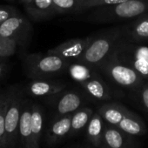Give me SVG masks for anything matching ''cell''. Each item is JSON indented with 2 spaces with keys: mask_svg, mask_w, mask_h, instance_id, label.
Masks as SVG:
<instances>
[{
  "mask_svg": "<svg viewBox=\"0 0 148 148\" xmlns=\"http://www.w3.org/2000/svg\"><path fill=\"white\" fill-rule=\"evenodd\" d=\"M100 148H107V147H104V146H101Z\"/></svg>",
  "mask_w": 148,
  "mask_h": 148,
  "instance_id": "cell-33",
  "label": "cell"
},
{
  "mask_svg": "<svg viewBox=\"0 0 148 148\" xmlns=\"http://www.w3.org/2000/svg\"><path fill=\"white\" fill-rule=\"evenodd\" d=\"M106 124V123L101 115L96 112L93 113L86 128V135L87 140L96 148H100L102 145Z\"/></svg>",
  "mask_w": 148,
  "mask_h": 148,
  "instance_id": "cell-18",
  "label": "cell"
},
{
  "mask_svg": "<svg viewBox=\"0 0 148 148\" xmlns=\"http://www.w3.org/2000/svg\"><path fill=\"white\" fill-rule=\"evenodd\" d=\"M32 1V0H19V2H21L22 4L25 5V4H28Z\"/></svg>",
  "mask_w": 148,
  "mask_h": 148,
  "instance_id": "cell-31",
  "label": "cell"
},
{
  "mask_svg": "<svg viewBox=\"0 0 148 148\" xmlns=\"http://www.w3.org/2000/svg\"><path fill=\"white\" fill-rule=\"evenodd\" d=\"M18 13H20L19 11L14 6L0 5V24Z\"/></svg>",
  "mask_w": 148,
  "mask_h": 148,
  "instance_id": "cell-28",
  "label": "cell"
},
{
  "mask_svg": "<svg viewBox=\"0 0 148 148\" xmlns=\"http://www.w3.org/2000/svg\"><path fill=\"white\" fill-rule=\"evenodd\" d=\"M94 112L92 108L84 106L71 114V132L69 137H74L86 130Z\"/></svg>",
  "mask_w": 148,
  "mask_h": 148,
  "instance_id": "cell-22",
  "label": "cell"
},
{
  "mask_svg": "<svg viewBox=\"0 0 148 148\" xmlns=\"http://www.w3.org/2000/svg\"><path fill=\"white\" fill-rule=\"evenodd\" d=\"M117 127L131 136H141L146 132V126L143 119L130 110H128Z\"/></svg>",
  "mask_w": 148,
  "mask_h": 148,
  "instance_id": "cell-20",
  "label": "cell"
},
{
  "mask_svg": "<svg viewBox=\"0 0 148 148\" xmlns=\"http://www.w3.org/2000/svg\"><path fill=\"white\" fill-rule=\"evenodd\" d=\"M67 86V84L62 80L53 79H32L25 88V93L34 98L50 99L61 92Z\"/></svg>",
  "mask_w": 148,
  "mask_h": 148,
  "instance_id": "cell-10",
  "label": "cell"
},
{
  "mask_svg": "<svg viewBox=\"0 0 148 148\" xmlns=\"http://www.w3.org/2000/svg\"><path fill=\"white\" fill-rule=\"evenodd\" d=\"M24 5L29 17L34 21L50 19L58 15L52 0H32Z\"/></svg>",
  "mask_w": 148,
  "mask_h": 148,
  "instance_id": "cell-16",
  "label": "cell"
},
{
  "mask_svg": "<svg viewBox=\"0 0 148 148\" xmlns=\"http://www.w3.org/2000/svg\"><path fill=\"white\" fill-rule=\"evenodd\" d=\"M106 124L111 125L118 126L120 123L125 113L128 112V109L119 103H106L100 106L97 111Z\"/></svg>",
  "mask_w": 148,
  "mask_h": 148,
  "instance_id": "cell-19",
  "label": "cell"
},
{
  "mask_svg": "<svg viewBox=\"0 0 148 148\" xmlns=\"http://www.w3.org/2000/svg\"><path fill=\"white\" fill-rule=\"evenodd\" d=\"M18 45L15 41L0 35V58H8L13 55Z\"/></svg>",
  "mask_w": 148,
  "mask_h": 148,
  "instance_id": "cell-26",
  "label": "cell"
},
{
  "mask_svg": "<svg viewBox=\"0 0 148 148\" xmlns=\"http://www.w3.org/2000/svg\"><path fill=\"white\" fill-rule=\"evenodd\" d=\"M58 15L82 13L81 0H52Z\"/></svg>",
  "mask_w": 148,
  "mask_h": 148,
  "instance_id": "cell-23",
  "label": "cell"
},
{
  "mask_svg": "<svg viewBox=\"0 0 148 148\" xmlns=\"http://www.w3.org/2000/svg\"><path fill=\"white\" fill-rule=\"evenodd\" d=\"M7 71V64L4 58H0V81L5 77V74Z\"/></svg>",
  "mask_w": 148,
  "mask_h": 148,
  "instance_id": "cell-29",
  "label": "cell"
},
{
  "mask_svg": "<svg viewBox=\"0 0 148 148\" xmlns=\"http://www.w3.org/2000/svg\"><path fill=\"white\" fill-rule=\"evenodd\" d=\"M123 39L122 27L115 26L93 33V38L87 49L77 60L86 63L96 69L115 51Z\"/></svg>",
  "mask_w": 148,
  "mask_h": 148,
  "instance_id": "cell-2",
  "label": "cell"
},
{
  "mask_svg": "<svg viewBox=\"0 0 148 148\" xmlns=\"http://www.w3.org/2000/svg\"><path fill=\"white\" fill-rule=\"evenodd\" d=\"M7 109V91L5 97L0 106V148H7L5 132V114Z\"/></svg>",
  "mask_w": 148,
  "mask_h": 148,
  "instance_id": "cell-24",
  "label": "cell"
},
{
  "mask_svg": "<svg viewBox=\"0 0 148 148\" xmlns=\"http://www.w3.org/2000/svg\"><path fill=\"white\" fill-rule=\"evenodd\" d=\"M71 114L52 118L45 132V142L50 146H54L70 136Z\"/></svg>",
  "mask_w": 148,
  "mask_h": 148,
  "instance_id": "cell-12",
  "label": "cell"
},
{
  "mask_svg": "<svg viewBox=\"0 0 148 148\" xmlns=\"http://www.w3.org/2000/svg\"><path fill=\"white\" fill-rule=\"evenodd\" d=\"M32 32V24L21 13L0 24V35L15 41L22 48H26L30 45Z\"/></svg>",
  "mask_w": 148,
  "mask_h": 148,
  "instance_id": "cell-6",
  "label": "cell"
},
{
  "mask_svg": "<svg viewBox=\"0 0 148 148\" xmlns=\"http://www.w3.org/2000/svg\"><path fill=\"white\" fill-rule=\"evenodd\" d=\"M93 38V34L83 38H73L61 43L54 48L48 50V53L59 56L71 62L79 60L84 54Z\"/></svg>",
  "mask_w": 148,
  "mask_h": 148,
  "instance_id": "cell-9",
  "label": "cell"
},
{
  "mask_svg": "<svg viewBox=\"0 0 148 148\" xmlns=\"http://www.w3.org/2000/svg\"><path fill=\"white\" fill-rule=\"evenodd\" d=\"M118 58L148 80V48L137 47L132 50V42L122 39L115 49Z\"/></svg>",
  "mask_w": 148,
  "mask_h": 148,
  "instance_id": "cell-8",
  "label": "cell"
},
{
  "mask_svg": "<svg viewBox=\"0 0 148 148\" xmlns=\"http://www.w3.org/2000/svg\"><path fill=\"white\" fill-rule=\"evenodd\" d=\"M5 94H6V91L5 92H0V106H1V104L5 97Z\"/></svg>",
  "mask_w": 148,
  "mask_h": 148,
  "instance_id": "cell-30",
  "label": "cell"
},
{
  "mask_svg": "<svg viewBox=\"0 0 148 148\" xmlns=\"http://www.w3.org/2000/svg\"><path fill=\"white\" fill-rule=\"evenodd\" d=\"M86 94L93 100L109 101L113 99V92L108 84L100 75L79 85Z\"/></svg>",
  "mask_w": 148,
  "mask_h": 148,
  "instance_id": "cell-14",
  "label": "cell"
},
{
  "mask_svg": "<svg viewBox=\"0 0 148 148\" xmlns=\"http://www.w3.org/2000/svg\"><path fill=\"white\" fill-rule=\"evenodd\" d=\"M107 148H137L132 136L125 133L119 127L106 124L102 145Z\"/></svg>",
  "mask_w": 148,
  "mask_h": 148,
  "instance_id": "cell-13",
  "label": "cell"
},
{
  "mask_svg": "<svg viewBox=\"0 0 148 148\" xmlns=\"http://www.w3.org/2000/svg\"><path fill=\"white\" fill-rule=\"evenodd\" d=\"M89 97L78 90H64L60 93L47 99L53 108V118L72 114L86 106Z\"/></svg>",
  "mask_w": 148,
  "mask_h": 148,
  "instance_id": "cell-7",
  "label": "cell"
},
{
  "mask_svg": "<svg viewBox=\"0 0 148 148\" xmlns=\"http://www.w3.org/2000/svg\"><path fill=\"white\" fill-rule=\"evenodd\" d=\"M123 38L132 43L148 44V13L121 25Z\"/></svg>",
  "mask_w": 148,
  "mask_h": 148,
  "instance_id": "cell-11",
  "label": "cell"
},
{
  "mask_svg": "<svg viewBox=\"0 0 148 148\" xmlns=\"http://www.w3.org/2000/svg\"><path fill=\"white\" fill-rule=\"evenodd\" d=\"M98 71L115 86L135 92L146 81L142 76L122 62L115 53V51L98 67Z\"/></svg>",
  "mask_w": 148,
  "mask_h": 148,
  "instance_id": "cell-3",
  "label": "cell"
},
{
  "mask_svg": "<svg viewBox=\"0 0 148 148\" xmlns=\"http://www.w3.org/2000/svg\"><path fill=\"white\" fill-rule=\"evenodd\" d=\"M67 73L70 78L79 85L101 74L98 69L80 61L71 62L67 68Z\"/></svg>",
  "mask_w": 148,
  "mask_h": 148,
  "instance_id": "cell-17",
  "label": "cell"
},
{
  "mask_svg": "<svg viewBox=\"0 0 148 148\" xmlns=\"http://www.w3.org/2000/svg\"><path fill=\"white\" fill-rule=\"evenodd\" d=\"M71 62L46 52L28 54L24 58L25 72L30 79H53L67 72Z\"/></svg>",
  "mask_w": 148,
  "mask_h": 148,
  "instance_id": "cell-4",
  "label": "cell"
},
{
  "mask_svg": "<svg viewBox=\"0 0 148 148\" xmlns=\"http://www.w3.org/2000/svg\"><path fill=\"white\" fill-rule=\"evenodd\" d=\"M125 1H128V0H81L82 13L95 7L115 5V4H119V3H123Z\"/></svg>",
  "mask_w": 148,
  "mask_h": 148,
  "instance_id": "cell-27",
  "label": "cell"
},
{
  "mask_svg": "<svg viewBox=\"0 0 148 148\" xmlns=\"http://www.w3.org/2000/svg\"><path fill=\"white\" fill-rule=\"evenodd\" d=\"M45 114L43 108L36 103L32 106V148H40V139L44 129Z\"/></svg>",
  "mask_w": 148,
  "mask_h": 148,
  "instance_id": "cell-21",
  "label": "cell"
},
{
  "mask_svg": "<svg viewBox=\"0 0 148 148\" xmlns=\"http://www.w3.org/2000/svg\"><path fill=\"white\" fill-rule=\"evenodd\" d=\"M25 100V91L14 86L7 90L5 132L7 148H16L18 141V126Z\"/></svg>",
  "mask_w": 148,
  "mask_h": 148,
  "instance_id": "cell-5",
  "label": "cell"
},
{
  "mask_svg": "<svg viewBox=\"0 0 148 148\" xmlns=\"http://www.w3.org/2000/svg\"><path fill=\"white\" fill-rule=\"evenodd\" d=\"M132 93L133 94V99L137 104L142 108V110L148 113V80H146L141 87Z\"/></svg>",
  "mask_w": 148,
  "mask_h": 148,
  "instance_id": "cell-25",
  "label": "cell"
},
{
  "mask_svg": "<svg viewBox=\"0 0 148 148\" xmlns=\"http://www.w3.org/2000/svg\"><path fill=\"white\" fill-rule=\"evenodd\" d=\"M148 13V0L128 1L92 8L85 12L79 19L92 24L128 23Z\"/></svg>",
  "mask_w": 148,
  "mask_h": 148,
  "instance_id": "cell-1",
  "label": "cell"
},
{
  "mask_svg": "<svg viewBox=\"0 0 148 148\" xmlns=\"http://www.w3.org/2000/svg\"><path fill=\"white\" fill-rule=\"evenodd\" d=\"M32 102L25 99L18 126V141L21 148H32Z\"/></svg>",
  "mask_w": 148,
  "mask_h": 148,
  "instance_id": "cell-15",
  "label": "cell"
},
{
  "mask_svg": "<svg viewBox=\"0 0 148 148\" xmlns=\"http://www.w3.org/2000/svg\"><path fill=\"white\" fill-rule=\"evenodd\" d=\"M7 1H12H12H15V0H7Z\"/></svg>",
  "mask_w": 148,
  "mask_h": 148,
  "instance_id": "cell-32",
  "label": "cell"
}]
</instances>
